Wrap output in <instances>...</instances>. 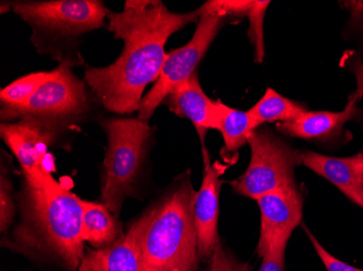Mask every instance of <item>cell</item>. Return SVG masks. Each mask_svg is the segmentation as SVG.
I'll return each mask as SVG.
<instances>
[{"label":"cell","mask_w":363,"mask_h":271,"mask_svg":"<svg viewBox=\"0 0 363 271\" xmlns=\"http://www.w3.org/2000/svg\"><path fill=\"white\" fill-rule=\"evenodd\" d=\"M298 164L331 181L352 203L363 209V172L358 154L332 158L312 151H297Z\"/></svg>","instance_id":"5bb4252c"},{"label":"cell","mask_w":363,"mask_h":271,"mask_svg":"<svg viewBox=\"0 0 363 271\" xmlns=\"http://www.w3.org/2000/svg\"><path fill=\"white\" fill-rule=\"evenodd\" d=\"M34 30L59 36H79L103 28L108 9L98 0H52L12 4Z\"/></svg>","instance_id":"ba28073f"},{"label":"cell","mask_w":363,"mask_h":271,"mask_svg":"<svg viewBox=\"0 0 363 271\" xmlns=\"http://www.w3.org/2000/svg\"><path fill=\"white\" fill-rule=\"evenodd\" d=\"M305 228L306 233H307L308 238H309L310 242L312 246L315 248V252H317L318 256L321 258L323 262L324 266H325L326 270L328 271H363V269L356 268V267L350 266V265L346 264V263L342 262V260L336 258L335 256L332 255L331 253H328L325 248L322 246V244L315 239V236L310 232L306 226Z\"/></svg>","instance_id":"603a6c76"},{"label":"cell","mask_w":363,"mask_h":271,"mask_svg":"<svg viewBox=\"0 0 363 271\" xmlns=\"http://www.w3.org/2000/svg\"><path fill=\"white\" fill-rule=\"evenodd\" d=\"M220 123L219 129L224 140L222 156L225 161L234 160V158L245 144H248L250 134L257 128L255 127L248 111H240L219 101Z\"/></svg>","instance_id":"e0dca14e"},{"label":"cell","mask_w":363,"mask_h":271,"mask_svg":"<svg viewBox=\"0 0 363 271\" xmlns=\"http://www.w3.org/2000/svg\"><path fill=\"white\" fill-rule=\"evenodd\" d=\"M107 18L110 32L123 40V52L108 67L87 69L85 81L108 111L133 113L146 87L160 77L169 38L199 16L169 11L158 0H128L123 11L108 10Z\"/></svg>","instance_id":"6da1fadb"},{"label":"cell","mask_w":363,"mask_h":271,"mask_svg":"<svg viewBox=\"0 0 363 271\" xmlns=\"http://www.w3.org/2000/svg\"><path fill=\"white\" fill-rule=\"evenodd\" d=\"M363 3H352V13L356 16H363Z\"/></svg>","instance_id":"484cf974"},{"label":"cell","mask_w":363,"mask_h":271,"mask_svg":"<svg viewBox=\"0 0 363 271\" xmlns=\"http://www.w3.org/2000/svg\"><path fill=\"white\" fill-rule=\"evenodd\" d=\"M87 108L85 83L75 76L69 64L61 63L49 72L48 79L28 103L16 108L1 107V118L10 121L32 116L61 127L83 115Z\"/></svg>","instance_id":"52a82bcc"},{"label":"cell","mask_w":363,"mask_h":271,"mask_svg":"<svg viewBox=\"0 0 363 271\" xmlns=\"http://www.w3.org/2000/svg\"><path fill=\"white\" fill-rule=\"evenodd\" d=\"M60 126L26 116L14 123H3L0 134L19 161L24 179L40 183L56 171L49 148L57 140Z\"/></svg>","instance_id":"9c48e42d"},{"label":"cell","mask_w":363,"mask_h":271,"mask_svg":"<svg viewBox=\"0 0 363 271\" xmlns=\"http://www.w3.org/2000/svg\"><path fill=\"white\" fill-rule=\"evenodd\" d=\"M270 1H256L252 11L248 13L250 19V36L256 46L257 61L261 62L264 52H263L262 22L263 16L269 7Z\"/></svg>","instance_id":"44dd1931"},{"label":"cell","mask_w":363,"mask_h":271,"mask_svg":"<svg viewBox=\"0 0 363 271\" xmlns=\"http://www.w3.org/2000/svg\"><path fill=\"white\" fill-rule=\"evenodd\" d=\"M19 201L21 217L5 246L77 271L85 254L81 199L49 176L40 183L24 179Z\"/></svg>","instance_id":"7a4b0ae2"},{"label":"cell","mask_w":363,"mask_h":271,"mask_svg":"<svg viewBox=\"0 0 363 271\" xmlns=\"http://www.w3.org/2000/svg\"><path fill=\"white\" fill-rule=\"evenodd\" d=\"M175 271H177V270H175Z\"/></svg>","instance_id":"f1b7e54d"},{"label":"cell","mask_w":363,"mask_h":271,"mask_svg":"<svg viewBox=\"0 0 363 271\" xmlns=\"http://www.w3.org/2000/svg\"><path fill=\"white\" fill-rule=\"evenodd\" d=\"M197 13L199 20L193 38L185 46L167 54L160 77L152 91L143 98L138 109V118L143 121H150L167 97L196 73V67L228 19L212 6L211 1L203 4Z\"/></svg>","instance_id":"5b68a950"},{"label":"cell","mask_w":363,"mask_h":271,"mask_svg":"<svg viewBox=\"0 0 363 271\" xmlns=\"http://www.w3.org/2000/svg\"><path fill=\"white\" fill-rule=\"evenodd\" d=\"M146 223L145 213L114 243L87 250L77 271H148L140 246V236Z\"/></svg>","instance_id":"4fadbf2b"},{"label":"cell","mask_w":363,"mask_h":271,"mask_svg":"<svg viewBox=\"0 0 363 271\" xmlns=\"http://www.w3.org/2000/svg\"><path fill=\"white\" fill-rule=\"evenodd\" d=\"M195 197L187 173L146 212L140 246L147 270L197 271L201 258L194 218Z\"/></svg>","instance_id":"3957f363"},{"label":"cell","mask_w":363,"mask_h":271,"mask_svg":"<svg viewBox=\"0 0 363 271\" xmlns=\"http://www.w3.org/2000/svg\"><path fill=\"white\" fill-rule=\"evenodd\" d=\"M108 138L101 177V203L114 215L133 191L154 129L140 118L111 117L101 122Z\"/></svg>","instance_id":"277c9868"},{"label":"cell","mask_w":363,"mask_h":271,"mask_svg":"<svg viewBox=\"0 0 363 271\" xmlns=\"http://www.w3.org/2000/svg\"><path fill=\"white\" fill-rule=\"evenodd\" d=\"M286 246L272 248L262 258L259 271H285Z\"/></svg>","instance_id":"cb8c5ba5"},{"label":"cell","mask_w":363,"mask_h":271,"mask_svg":"<svg viewBox=\"0 0 363 271\" xmlns=\"http://www.w3.org/2000/svg\"><path fill=\"white\" fill-rule=\"evenodd\" d=\"M306 108L277 93L274 89H267L258 103L248 110L255 127L273 122H287L301 115Z\"/></svg>","instance_id":"ac0fdd59"},{"label":"cell","mask_w":363,"mask_h":271,"mask_svg":"<svg viewBox=\"0 0 363 271\" xmlns=\"http://www.w3.org/2000/svg\"><path fill=\"white\" fill-rule=\"evenodd\" d=\"M208 271H252L247 263H240L226 252L221 244H218L210 258V267Z\"/></svg>","instance_id":"7402d4cb"},{"label":"cell","mask_w":363,"mask_h":271,"mask_svg":"<svg viewBox=\"0 0 363 271\" xmlns=\"http://www.w3.org/2000/svg\"><path fill=\"white\" fill-rule=\"evenodd\" d=\"M164 101L171 112L179 117L189 118L195 126L203 146L206 166L210 165L205 138L208 130L219 129V101H213L203 93L197 72L177 87Z\"/></svg>","instance_id":"7c38bea8"},{"label":"cell","mask_w":363,"mask_h":271,"mask_svg":"<svg viewBox=\"0 0 363 271\" xmlns=\"http://www.w3.org/2000/svg\"><path fill=\"white\" fill-rule=\"evenodd\" d=\"M362 67H363V64H362Z\"/></svg>","instance_id":"83f0119b"},{"label":"cell","mask_w":363,"mask_h":271,"mask_svg":"<svg viewBox=\"0 0 363 271\" xmlns=\"http://www.w3.org/2000/svg\"><path fill=\"white\" fill-rule=\"evenodd\" d=\"M354 74L357 76V81H358V87L357 88L361 91V96L363 97V67L362 63H359L358 65H356V69H354Z\"/></svg>","instance_id":"d4e9b609"},{"label":"cell","mask_w":363,"mask_h":271,"mask_svg":"<svg viewBox=\"0 0 363 271\" xmlns=\"http://www.w3.org/2000/svg\"><path fill=\"white\" fill-rule=\"evenodd\" d=\"M83 207V238L95 248H103L119 240L122 224L104 203L84 201Z\"/></svg>","instance_id":"2e32d148"},{"label":"cell","mask_w":363,"mask_h":271,"mask_svg":"<svg viewBox=\"0 0 363 271\" xmlns=\"http://www.w3.org/2000/svg\"><path fill=\"white\" fill-rule=\"evenodd\" d=\"M358 156H359V162H360V165H361V169H362V172H363V154H359Z\"/></svg>","instance_id":"4316f807"},{"label":"cell","mask_w":363,"mask_h":271,"mask_svg":"<svg viewBox=\"0 0 363 271\" xmlns=\"http://www.w3.org/2000/svg\"><path fill=\"white\" fill-rule=\"evenodd\" d=\"M49 72H36L12 81L0 93L1 107L16 108L23 105L35 95L43 83L48 79Z\"/></svg>","instance_id":"d6986e66"},{"label":"cell","mask_w":363,"mask_h":271,"mask_svg":"<svg viewBox=\"0 0 363 271\" xmlns=\"http://www.w3.org/2000/svg\"><path fill=\"white\" fill-rule=\"evenodd\" d=\"M257 202L261 214L257 253L262 258L272 248L287 246L291 233L303 219V199L294 183L267 193Z\"/></svg>","instance_id":"30bf717a"},{"label":"cell","mask_w":363,"mask_h":271,"mask_svg":"<svg viewBox=\"0 0 363 271\" xmlns=\"http://www.w3.org/2000/svg\"><path fill=\"white\" fill-rule=\"evenodd\" d=\"M361 91H357L350 96L348 103L342 112L308 111L293 118L291 121L277 124V129L291 137L307 140L328 139L342 130V126L356 117Z\"/></svg>","instance_id":"9a60e30c"},{"label":"cell","mask_w":363,"mask_h":271,"mask_svg":"<svg viewBox=\"0 0 363 271\" xmlns=\"http://www.w3.org/2000/svg\"><path fill=\"white\" fill-rule=\"evenodd\" d=\"M12 185L5 168L1 169L0 178V228L1 232H7L16 217V207L14 204Z\"/></svg>","instance_id":"ffe728a7"},{"label":"cell","mask_w":363,"mask_h":271,"mask_svg":"<svg viewBox=\"0 0 363 271\" xmlns=\"http://www.w3.org/2000/svg\"><path fill=\"white\" fill-rule=\"evenodd\" d=\"M228 166L214 162L206 166L201 189L196 192L194 202V218L197 231L198 253L201 260L211 258L214 248L220 243L218 233L219 219V197L221 177Z\"/></svg>","instance_id":"8fae6325"},{"label":"cell","mask_w":363,"mask_h":271,"mask_svg":"<svg viewBox=\"0 0 363 271\" xmlns=\"http://www.w3.org/2000/svg\"><path fill=\"white\" fill-rule=\"evenodd\" d=\"M252 156L246 172L232 183L234 192L258 200L285 185L295 183L297 151L268 129L252 132L248 139Z\"/></svg>","instance_id":"8992f818"}]
</instances>
